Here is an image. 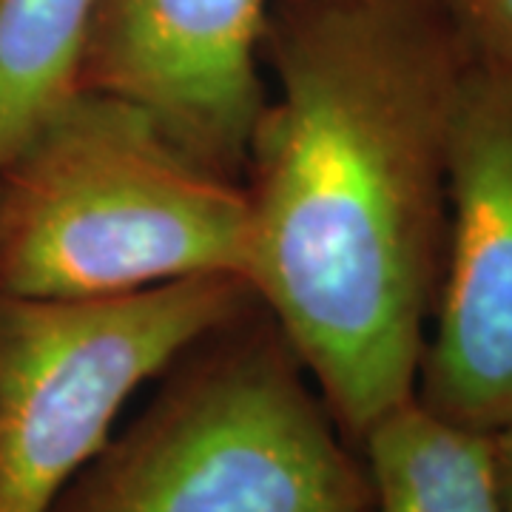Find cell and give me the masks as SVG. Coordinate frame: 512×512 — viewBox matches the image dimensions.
I'll return each mask as SVG.
<instances>
[{
	"label": "cell",
	"mask_w": 512,
	"mask_h": 512,
	"mask_svg": "<svg viewBox=\"0 0 512 512\" xmlns=\"http://www.w3.org/2000/svg\"><path fill=\"white\" fill-rule=\"evenodd\" d=\"M242 174L248 282L359 450L416 399L470 49L441 0H276Z\"/></svg>",
	"instance_id": "1"
},
{
	"label": "cell",
	"mask_w": 512,
	"mask_h": 512,
	"mask_svg": "<svg viewBox=\"0 0 512 512\" xmlns=\"http://www.w3.org/2000/svg\"><path fill=\"white\" fill-rule=\"evenodd\" d=\"M248 234L245 185L117 94L74 89L0 168L3 293L83 299L200 274L248 279Z\"/></svg>",
	"instance_id": "2"
},
{
	"label": "cell",
	"mask_w": 512,
	"mask_h": 512,
	"mask_svg": "<svg viewBox=\"0 0 512 512\" xmlns=\"http://www.w3.org/2000/svg\"><path fill=\"white\" fill-rule=\"evenodd\" d=\"M370 498L365 456L256 302L165 367L46 512H367Z\"/></svg>",
	"instance_id": "3"
},
{
	"label": "cell",
	"mask_w": 512,
	"mask_h": 512,
	"mask_svg": "<svg viewBox=\"0 0 512 512\" xmlns=\"http://www.w3.org/2000/svg\"><path fill=\"white\" fill-rule=\"evenodd\" d=\"M256 302L234 274L83 299L0 291V512L49 510L128 396Z\"/></svg>",
	"instance_id": "4"
},
{
	"label": "cell",
	"mask_w": 512,
	"mask_h": 512,
	"mask_svg": "<svg viewBox=\"0 0 512 512\" xmlns=\"http://www.w3.org/2000/svg\"><path fill=\"white\" fill-rule=\"evenodd\" d=\"M450 217L416 402L476 433L512 421V72L470 60L450 137Z\"/></svg>",
	"instance_id": "5"
},
{
	"label": "cell",
	"mask_w": 512,
	"mask_h": 512,
	"mask_svg": "<svg viewBox=\"0 0 512 512\" xmlns=\"http://www.w3.org/2000/svg\"><path fill=\"white\" fill-rule=\"evenodd\" d=\"M265 0H100L77 89L140 103L202 165L242 183L256 120Z\"/></svg>",
	"instance_id": "6"
},
{
	"label": "cell",
	"mask_w": 512,
	"mask_h": 512,
	"mask_svg": "<svg viewBox=\"0 0 512 512\" xmlns=\"http://www.w3.org/2000/svg\"><path fill=\"white\" fill-rule=\"evenodd\" d=\"M359 453L373 487L367 512H501L490 433L439 419L416 399L376 421Z\"/></svg>",
	"instance_id": "7"
},
{
	"label": "cell",
	"mask_w": 512,
	"mask_h": 512,
	"mask_svg": "<svg viewBox=\"0 0 512 512\" xmlns=\"http://www.w3.org/2000/svg\"><path fill=\"white\" fill-rule=\"evenodd\" d=\"M100 0H0V168L77 89Z\"/></svg>",
	"instance_id": "8"
},
{
	"label": "cell",
	"mask_w": 512,
	"mask_h": 512,
	"mask_svg": "<svg viewBox=\"0 0 512 512\" xmlns=\"http://www.w3.org/2000/svg\"><path fill=\"white\" fill-rule=\"evenodd\" d=\"M470 55L512 72V0H441Z\"/></svg>",
	"instance_id": "9"
},
{
	"label": "cell",
	"mask_w": 512,
	"mask_h": 512,
	"mask_svg": "<svg viewBox=\"0 0 512 512\" xmlns=\"http://www.w3.org/2000/svg\"><path fill=\"white\" fill-rule=\"evenodd\" d=\"M493 441V473L501 512H512V421L490 433Z\"/></svg>",
	"instance_id": "10"
}]
</instances>
